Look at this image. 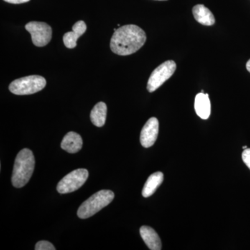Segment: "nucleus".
I'll return each instance as SVG.
<instances>
[{
	"label": "nucleus",
	"mask_w": 250,
	"mask_h": 250,
	"mask_svg": "<svg viewBox=\"0 0 250 250\" xmlns=\"http://www.w3.org/2000/svg\"><path fill=\"white\" fill-rule=\"evenodd\" d=\"M146 32L139 26L127 24L114 31L110 42L112 52L120 56L134 54L146 43Z\"/></svg>",
	"instance_id": "f257e3e1"
},
{
	"label": "nucleus",
	"mask_w": 250,
	"mask_h": 250,
	"mask_svg": "<svg viewBox=\"0 0 250 250\" xmlns=\"http://www.w3.org/2000/svg\"><path fill=\"white\" fill-rule=\"evenodd\" d=\"M35 167V158L30 149L20 151L15 160L12 174V184L14 187L22 188L29 182Z\"/></svg>",
	"instance_id": "f03ea898"
},
{
	"label": "nucleus",
	"mask_w": 250,
	"mask_h": 250,
	"mask_svg": "<svg viewBox=\"0 0 250 250\" xmlns=\"http://www.w3.org/2000/svg\"><path fill=\"white\" fill-rule=\"evenodd\" d=\"M114 197V192L111 190H100L80 206L77 210V215L81 219L90 218L109 205Z\"/></svg>",
	"instance_id": "7ed1b4c3"
},
{
	"label": "nucleus",
	"mask_w": 250,
	"mask_h": 250,
	"mask_svg": "<svg viewBox=\"0 0 250 250\" xmlns=\"http://www.w3.org/2000/svg\"><path fill=\"white\" fill-rule=\"evenodd\" d=\"M46 80L40 75H30L22 77L11 82L9 90L17 95H31L41 91L45 88Z\"/></svg>",
	"instance_id": "20e7f679"
},
{
	"label": "nucleus",
	"mask_w": 250,
	"mask_h": 250,
	"mask_svg": "<svg viewBox=\"0 0 250 250\" xmlns=\"http://www.w3.org/2000/svg\"><path fill=\"white\" fill-rule=\"evenodd\" d=\"M177 69V64L172 60L167 61L156 67L148 80L147 89L153 93L173 75Z\"/></svg>",
	"instance_id": "39448f33"
},
{
	"label": "nucleus",
	"mask_w": 250,
	"mask_h": 250,
	"mask_svg": "<svg viewBox=\"0 0 250 250\" xmlns=\"http://www.w3.org/2000/svg\"><path fill=\"white\" fill-rule=\"evenodd\" d=\"M88 177L86 169H77L67 174L59 182L57 191L61 194L70 193L80 188Z\"/></svg>",
	"instance_id": "423d86ee"
},
{
	"label": "nucleus",
	"mask_w": 250,
	"mask_h": 250,
	"mask_svg": "<svg viewBox=\"0 0 250 250\" xmlns=\"http://www.w3.org/2000/svg\"><path fill=\"white\" fill-rule=\"evenodd\" d=\"M25 29L31 34L33 43L36 47H44L52 40V27L47 23L28 22L25 25Z\"/></svg>",
	"instance_id": "0eeeda50"
},
{
	"label": "nucleus",
	"mask_w": 250,
	"mask_h": 250,
	"mask_svg": "<svg viewBox=\"0 0 250 250\" xmlns=\"http://www.w3.org/2000/svg\"><path fill=\"white\" fill-rule=\"evenodd\" d=\"M159 131V123L157 118L152 117L149 118L141 130V141L143 147H152L157 139Z\"/></svg>",
	"instance_id": "6e6552de"
},
{
	"label": "nucleus",
	"mask_w": 250,
	"mask_h": 250,
	"mask_svg": "<svg viewBox=\"0 0 250 250\" xmlns=\"http://www.w3.org/2000/svg\"><path fill=\"white\" fill-rule=\"evenodd\" d=\"M83 146V141L80 134L74 131L67 133L61 143V147L63 150L70 154L80 152Z\"/></svg>",
	"instance_id": "1a4fd4ad"
},
{
	"label": "nucleus",
	"mask_w": 250,
	"mask_h": 250,
	"mask_svg": "<svg viewBox=\"0 0 250 250\" xmlns=\"http://www.w3.org/2000/svg\"><path fill=\"white\" fill-rule=\"evenodd\" d=\"M140 233L146 246L151 250H161V241L158 233L150 227L142 226Z\"/></svg>",
	"instance_id": "9d476101"
},
{
	"label": "nucleus",
	"mask_w": 250,
	"mask_h": 250,
	"mask_svg": "<svg viewBox=\"0 0 250 250\" xmlns=\"http://www.w3.org/2000/svg\"><path fill=\"white\" fill-rule=\"evenodd\" d=\"M192 14L197 22L205 26H212L215 24L214 16L205 5L197 4L192 8Z\"/></svg>",
	"instance_id": "9b49d317"
},
{
	"label": "nucleus",
	"mask_w": 250,
	"mask_h": 250,
	"mask_svg": "<svg viewBox=\"0 0 250 250\" xmlns=\"http://www.w3.org/2000/svg\"><path fill=\"white\" fill-rule=\"evenodd\" d=\"M195 110L197 116L203 120L209 118L210 115V103L208 94L203 92L197 94L195 99Z\"/></svg>",
	"instance_id": "f8f14e48"
},
{
	"label": "nucleus",
	"mask_w": 250,
	"mask_h": 250,
	"mask_svg": "<svg viewBox=\"0 0 250 250\" xmlns=\"http://www.w3.org/2000/svg\"><path fill=\"white\" fill-rule=\"evenodd\" d=\"M164 181V174L161 172L151 174L146 181L142 190V195L144 197H149L155 192L156 189L162 184Z\"/></svg>",
	"instance_id": "ddd939ff"
},
{
	"label": "nucleus",
	"mask_w": 250,
	"mask_h": 250,
	"mask_svg": "<svg viewBox=\"0 0 250 250\" xmlns=\"http://www.w3.org/2000/svg\"><path fill=\"white\" fill-rule=\"evenodd\" d=\"M107 114V106L103 102L98 103L90 112V121L98 127H102L105 124Z\"/></svg>",
	"instance_id": "4468645a"
},
{
	"label": "nucleus",
	"mask_w": 250,
	"mask_h": 250,
	"mask_svg": "<svg viewBox=\"0 0 250 250\" xmlns=\"http://www.w3.org/2000/svg\"><path fill=\"white\" fill-rule=\"evenodd\" d=\"M80 34L75 32V31H69V32L65 33L62 38L63 40L64 45L67 48L72 49L75 48L77 46V41L79 38L80 37Z\"/></svg>",
	"instance_id": "2eb2a0df"
},
{
	"label": "nucleus",
	"mask_w": 250,
	"mask_h": 250,
	"mask_svg": "<svg viewBox=\"0 0 250 250\" xmlns=\"http://www.w3.org/2000/svg\"><path fill=\"white\" fill-rule=\"evenodd\" d=\"M36 250H55L56 248H54L52 243H49L48 241H41L36 243L35 246Z\"/></svg>",
	"instance_id": "dca6fc26"
},
{
	"label": "nucleus",
	"mask_w": 250,
	"mask_h": 250,
	"mask_svg": "<svg viewBox=\"0 0 250 250\" xmlns=\"http://www.w3.org/2000/svg\"><path fill=\"white\" fill-rule=\"evenodd\" d=\"M242 159L243 162L248 166V168L250 170V148H247L244 149L243 154H242Z\"/></svg>",
	"instance_id": "f3484780"
},
{
	"label": "nucleus",
	"mask_w": 250,
	"mask_h": 250,
	"mask_svg": "<svg viewBox=\"0 0 250 250\" xmlns=\"http://www.w3.org/2000/svg\"><path fill=\"white\" fill-rule=\"evenodd\" d=\"M6 2L10 3V4H23V3L28 2L30 0H4Z\"/></svg>",
	"instance_id": "a211bd4d"
},
{
	"label": "nucleus",
	"mask_w": 250,
	"mask_h": 250,
	"mask_svg": "<svg viewBox=\"0 0 250 250\" xmlns=\"http://www.w3.org/2000/svg\"><path fill=\"white\" fill-rule=\"evenodd\" d=\"M246 68L247 70H248V71L250 73V59L249 61H248V62H247Z\"/></svg>",
	"instance_id": "6ab92c4d"
},
{
	"label": "nucleus",
	"mask_w": 250,
	"mask_h": 250,
	"mask_svg": "<svg viewBox=\"0 0 250 250\" xmlns=\"http://www.w3.org/2000/svg\"><path fill=\"white\" fill-rule=\"evenodd\" d=\"M247 147H247V146H243V149H247Z\"/></svg>",
	"instance_id": "aec40b11"
},
{
	"label": "nucleus",
	"mask_w": 250,
	"mask_h": 250,
	"mask_svg": "<svg viewBox=\"0 0 250 250\" xmlns=\"http://www.w3.org/2000/svg\"><path fill=\"white\" fill-rule=\"evenodd\" d=\"M157 1H167V0H157Z\"/></svg>",
	"instance_id": "412c9836"
}]
</instances>
